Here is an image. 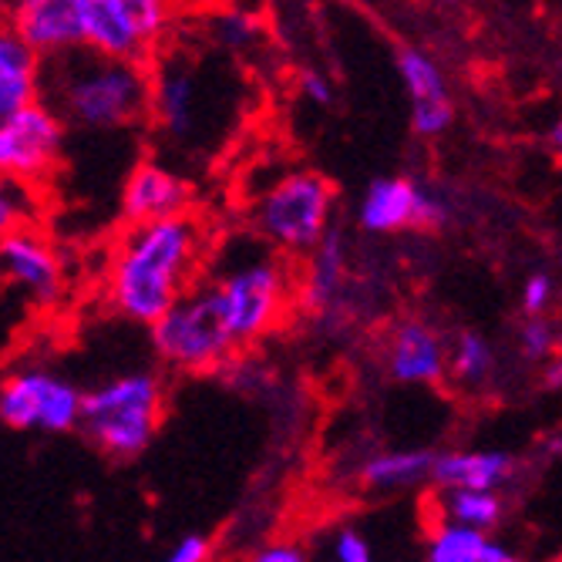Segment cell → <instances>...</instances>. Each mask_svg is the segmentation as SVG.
I'll return each mask as SVG.
<instances>
[{"mask_svg":"<svg viewBox=\"0 0 562 562\" xmlns=\"http://www.w3.org/2000/svg\"><path fill=\"white\" fill-rule=\"evenodd\" d=\"M206 226L199 216L125 226L105 267V300L122 321L156 327L172 303L189 293L206 263Z\"/></svg>","mask_w":562,"mask_h":562,"instance_id":"1","label":"cell"},{"mask_svg":"<svg viewBox=\"0 0 562 562\" xmlns=\"http://www.w3.org/2000/svg\"><path fill=\"white\" fill-rule=\"evenodd\" d=\"M41 101L68 132H128L148 119L151 71L91 47H71L44 58Z\"/></svg>","mask_w":562,"mask_h":562,"instance_id":"2","label":"cell"},{"mask_svg":"<svg viewBox=\"0 0 562 562\" xmlns=\"http://www.w3.org/2000/svg\"><path fill=\"white\" fill-rule=\"evenodd\" d=\"M236 105V71L216 55L172 47L151 68L148 122L182 156L210 148L216 132H229Z\"/></svg>","mask_w":562,"mask_h":562,"instance_id":"3","label":"cell"},{"mask_svg":"<svg viewBox=\"0 0 562 562\" xmlns=\"http://www.w3.org/2000/svg\"><path fill=\"white\" fill-rule=\"evenodd\" d=\"M166 415V381L128 371L85 391L81 435L109 458H135L156 438Z\"/></svg>","mask_w":562,"mask_h":562,"instance_id":"4","label":"cell"},{"mask_svg":"<svg viewBox=\"0 0 562 562\" xmlns=\"http://www.w3.org/2000/svg\"><path fill=\"white\" fill-rule=\"evenodd\" d=\"M213 286L239 347H249L280 330L296 303V277L286 267L283 252L270 246L243 249L239 260L229 263L213 280Z\"/></svg>","mask_w":562,"mask_h":562,"instance_id":"5","label":"cell"},{"mask_svg":"<svg viewBox=\"0 0 562 562\" xmlns=\"http://www.w3.org/2000/svg\"><path fill=\"white\" fill-rule=\"evenodd\" d=\"M148 334L159 361L179 374H216L239 353L213 280L182 293L172 311L156 327H148Z\"/></svg>","mask_w":562,"mask_h":562,"instance_id":"6","label":"cell"},{"mask_svg":"<svg viewBox=\"0 0 562 562\" xmlns=\"http://www.w3.org/2000/svg\"><path fill=\"white\" fill-rule=\"evenodd\" d=\"M334 186L317 172L293 169L257 195L249 220L270 249L283 257H306L334 229Z\"/></svg>","mask_w":562,"mask_h":562,"instance_id":"7","label":"cell"},{"mask_svg":"<svg viewBox=\"0 0 562 562\" xmlns=\"http://www.w3.org/2000/svg\"><path fill=\"white\" fill-rule=\"evenodd\" d=\"M85 391L50 368L24 364L0 381V422L14 431H81Z\"/></svg>","mask_w":562,"mask_h":562,"instance_id":"8","label":"cell"},{"mask_svg":"<svg viewBox=\"0 0 562 562\" xmlns=\"http://www.w3.org/2000/svg\"><path fill=\"white\" fill-rule=\"evenodd\" d=\"M68 125L44 101L0 122V176L44 186L61 166Z\"/></svg>","mask_w":562,"mask_h":562,"instance_id":"9","label":"cell"},{"mask_svg":"<svg viewBox=\"0 0 562 562\" xmlns=\"http://www.w3.org/2000/svg\"><path fill=\"white\" fill-rule=\"evenodd\" d=\"M451 220L448 199L435 189H422L407 176L374 179L361 202H357V223L364 233L391 236L401 229H438Z\"/></svg>","mask_w":562,"mask_h":562,"instance_id":"10","label":"cell"},{"mask_svg":"<svg viewBox=\"0 0 562 562\" xmlns=\"http://www.w3.org/2000/svg\"><path fill=\"white\" fill-rule=\"evenodd\" d=\"M0 283L14 286L37 306H55L68 290L65 252L41 226L0 236Z\"/></svg>","mask_w":562,"mask_h":562,"instance_id":"11","label":"cell"},{"mask_svg":"<svg viewBox=\"0 0 562 562\" xmlns=\"http://www.w3.org/2000/svg\"><path fill=\"white\" fill-rule=\"evenodd\" d=\"M91 0H0V21H8L44 58L85 47V21Z\"/></svg>","mask_w":562,"mask_h":562,"instance_id":"12","label":"cell"},{"mask_svg":"<svg viewBox=\"0 0 562 562\" xmlns=\"http://www.w3.org/2000/svg\"><path fill=\"white\" fill-rule=\"evenodd\" d=\"M192 206V186L166 162H138L119 195V210L125 226L162 223L172 216H186Z\"/></svg>","mask_w":562,"mask_h":562,"instance_id":"13","label":"cell"},{"mask_svg":"<svg viewBox=\"0 0 562 562\" xmlns=\"http://www.w3.org/2000/svg\"><path fill=\"white\" fill-rule=\"evenodd\" d=\"M384 368L401 384H438L448 378V344L425 321H397L381 347Z\"/></svg>","mask_w":562,"mask_h":562,"instance_id":"14","label":"cell"},{"mask_svg":"<svg viewBox=\"0 0 562 562\" xmlns=\"http://www.w3.org/2000/svg\"><path fill=\"white\" fill-rule=\"evenodd\" d=\"M44 55L34 50L8 21H0V122L41 105Z\"/></svg>","mask_w":562,"mask_h":562,"instance_id":"15","label":"cell"},{"mask_svg":"<svg viewBox=\"0 0 562 562\" xmlns=\"http://www.w3.org/2000/svg\"><path fill=\"white\" fill-rule=\"evenodd\" d=\"M347 267H350V246L340 229H330L317 249L306 252V267L296 277V303L311 314L334 311L340 296L347 293Z\"/></svg>","mask_w":562,"mask_h":562,"instance_id":"16","label":"cell"},{"mask_svg":"<svg viewBox=\"0 0 562 562\" xmlns=\"http://www.w3.org/2000/svg\"><path fill=\"white\" fill-rule=\"evenodd\" d=\"M516 475V458L502 448H475V451H441L435 458L431 482L435 488H485L498 492Z\"/></svg>","mask_w":562,"mask_h":562,"instance_id":"17","label":"cell"},{"mask_svg":"<svg viewBox=\"0 0 562 562\" xmlns=\"http://www.w3.org/2000/svg\"><path fill=\"white\" fill-rule=\"evenodd\" d=\"M435 451L428 448H397L371 454L361 465V482L374 492H404L431 482L435 472Z\"/></svg>","mask_w":562,"mask_h":562,"instance_id":"18","label":"cell"},{"mask_svg":"<svg viewBox=\"0 0 562 562\" xmlns=\"http://www.w3.org/2000/svg\"><path fill=\"white\" fill-rule=\"evenodd\" d=\"M505 516V502L498 492L485 488H438L435 495V519L454 522L465 529L492 532Z\"/></svg>","mask_w":562,"mask_h":562,"instance_id":"19","label":"cell"},{"mask_svg":"<svg viewBox=\"0 0 562 562\" xmlns=\"http://www.w3.org/2000/svg\"><path fill=\"white\" fill-rule=\"evenodd\" d=\"M448 378L465 391H482L495 378V347L482 334L462 330L448 347Z\"/></svg>","mask_w":562,"mask_h":562,"instance_id":"20","label":"cell"},{"mask_svg":"<svg viewBox=\"0 0 562 562\" xmlns=\"http://www.w3.org/2000/svg\"><path fill=\"white\" fill-rule=\"evenodd\" d=\"M397 75L412 94V105H422V101H438L448 98V78L441 71V65L422 47H397L394 55Z\"/></svg>","mask_w":562,"mask_h":562,"instance_id":"21","label":"cell"},{"mask_svg":"<svg viewBox=\"0 0 562 562\" xmlns=\"http://www.w3.org/2000/svg\"><path fill=\"white\" fill-rule=\"evenodd\" d=\"M488 546H492L488 532L435 519V526L428 532L425 562H485Z\"/></svg>","mask_w":562,"mask_h":562,"instance_id":"22","label":"cell"},{"mask_svg":"<svg viewBox=\"0 0 562 562\" xmlns=\"http://www.w3.org/2000/svg\"><path fill=\"white\" fill-rule=\"evenodd\" d=\"M210 37H213L216 50H226V55H246V50L260 44L263 21L249 8H226L210 18Z\"/></svg>","mask_w":562,"mask_h":562,"instance_id":"23","label":"cell"},{"mask_svg":"<svg viewBox=\"0 0 562 562\" xmlns=\"http://www.w3.org/2000/svg\"><path fill=\"white\" fill-rule=\"evenodd\" d=\"M119 4L142 44L148 47V55H156L176 24V0H119Z\"/></svg>","mask_w":562,"mask_h":562,"instance_id":"24","label":"cell"},{"mask_svg":"<svg viewBox=\"0 0 562 562\" xmlns=\"http://www.w3.org/2000/svg\"><path fill=\"white\" fill-rule=\"evenodd\" d=\"M37 189L41 186L0 176V236L24 229V226H37L41 210H44Z\"/></svg>","mask_w":562,"mask_h":562,"instance_id":"25","label":"cell"},{"mask_svg":"<svg viewBox=\"0 0 562 562\" xmlns=\"http://www.w3.org/2000/svg\"><path fill=\"white\" fill-rule=\"evenodd\" d=\"M519 350L529 361H552L559 350V327L549 317H526L519 327Z\"/></svg>","mask_w":562,"mask_h":562,"instance_id":"26","label":"cell"},{"mask_svg":"<svg viewBox=\"0 0 562 562\" xmlns=\"http://www.w3.org/2000/svg\"><path fill=\"white\" fill-rule=\"evenodd\" d=\"M454 125V105L451 98H438V101H422V105H412V128L422 138H438Z\"/></svg>","mask_w":562,"mask_h":562,"instance_id":"27","label":"cell"},{"mask_svg":"<svg viewBox=\"0 0 562 562\" xmlns=\"http://www.w3.org/2000/svg\"><path fill=\"white\" fill-rule=\"evenodd\" d=\"M555 303V277L546 270H536L522 283V311L526 317H546L549 306Z\"/></svg>","mask_w":562,"mask_h":562,"instance_id":"28","label":"cell"},{"mask_svg":"<svg viewBox=\"0 0 562 562\" xmlns=\"http://www.w3.org/2000/svg\"><path fill=\"white\" fill-rule=\"evenodd\" d=\"M296 91L311 101V105H317V109H327V105H334V81L324 75V71H317V68H303L300 75H296Z\"/></svg>","mask_w":562,"mask_h":562,"instance_id":"29","label":"cell"},{"mask_svg":"<svg viewBox=\"0 0 562 562\" xmlns=\"http://www.w3.org/2000/svg\"><path fill=\"white\" fill-rule=\"evenodd\" d=\"M334 562H374V549L357 529H340L334 536Z\"/></svg>","mask_w":562,"mask_h":562,"instance_id":"30","label":"cell"},{"mask_svg":"<svg viewBox=\"0 0 562 562\" xmlns=\"http://www.w3.org/2000/svg\"><path fill=\"white\" fill-rule=\"evenodd\" d=\"M213 559V542L206 536H186L182 542L172 546V552L162 562H210Z\"/></svg>","mask_w":562,"mask_h":562,"instance_id":"31","label":"cell"},{"mask_svg":"<svg viewBox=\"0 0 562 562\" xmlns=\"http://www.w3.org/2000/svg\"><path fill=\"white\" fill-rule=\"evenodd\" d=\"M249 562H306V552L293 542H270L252 552Z\"/></svg>","mask_w":562,"mask_h":562,"instance_id":"32","label":"cell"},{"mask_svg":"<svg viewBox=\"0 0 562 562\" xmlns=\"http://www.w3.org/2000/svg\"><path fill=\"white\" fill-rule=\"evenodd\" d=\"M485 562H522V559H519L516 552H508L502 542L492 539V546H488V552H485Z\"/></svg>","mask_w":562,"mask_h":562,"instance_id":"33","label":"cell"},{"mask_svg":"<svg viewBox=\"0 0 562 562\" xmlns=\"http://www.w3.org/2000/svg\"><path fill=\"white\" fill-rule=\"evenodd\" d=\"M546 384L549 387H559L562 384V357H552V361H549V368H546Z\"/></svg>","mask_w":562,"mask_h":562,"instance_id":"34","label":"cell"},{"mask_svg":"<svg viewBox=\"0 0 562 562\" xmlns=\"http://www.w3.org/2000/svg\"><path fill=\"white\" fill-rule=\"evenodd\" d=\"M549 138H552V145L562 151V115H559V122L552 125V135H549Z\"/></svg>","mask_w":562,"mask_h":562,"instance_id":"35","label":"cell"},{"mask_svg":"<svg viewBox=\"0 0 562 562\" xmlns=\"http://www.w3.org/2000/svg\"><path fill=\"white\" fill-rule=\"evenodd\" d=\"M441 4H451V0H441Z\"/></svg>","mask_w":562,"mask_h":562,"instance_id":"36","label":"cell"},{"mask_svg":"<svg viewBox=\"0 0 562 562\" xmlns=\"http://www.w3.org/2000/svg\"><path fill=\"white\" fill-rule=\"evenodd\" d=\"M559 562H562V559H559Z\"/></svg>","mask_w":562,"mask_h":562,"instance_id":"37","label":"cell"}]
</instances>
